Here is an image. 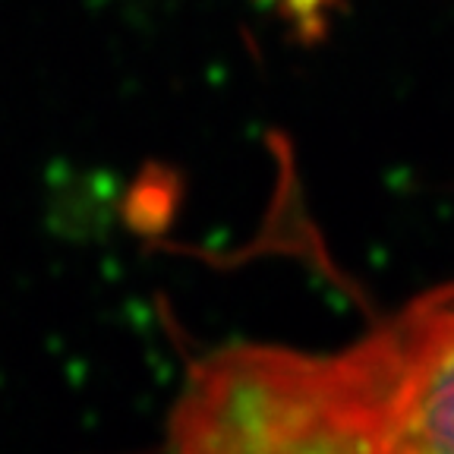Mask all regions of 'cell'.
<instances>
[{"label": "cell", "mask_w": 454, "mask_h": 454, "mask_svg": "<svg viewBox=\"0 0 454 454\" xmlns=\"http://www.w3.org/2000/svg\"><path fill=\"white\" fill-rule=\"evenodd\" d=\"M170 439L206 454H454V284L334 354L247 344L206 356Z\"/></svg>", "instance_id": "obj_1"}, {"label": "cell", "mask_w": 454, "mask_h": 454, "mask_svg": "<svg viewBox=\"0 0 454 454\" xmlns=\"http://www.w3.org/2000/svg\"><path fill=\"white\" fill-rule=\"evenodd\" d=\"M281 7L294 20V26L303 32V38H316L325 32L332 0H281Z\"/></svg>", "instance_id": "obj_2"}]
</instances>
